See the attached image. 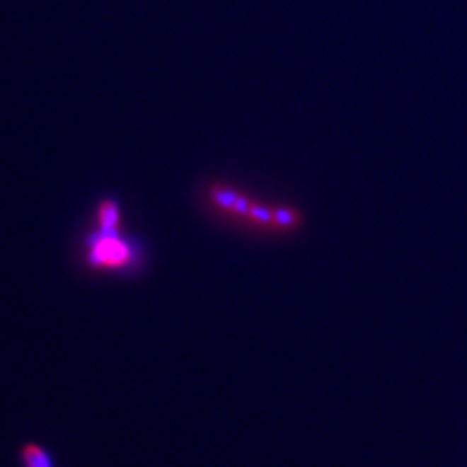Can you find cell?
Listing matches in <instances>:
<instances>
[{
	"label": "cell",
	"instance_id": "obj_2",
	"mask_svg": "<svg viewBox=\"0 0 467 467\" xmlns=\"http://www.w3.org/2000/svg\"><path fill=\"white\" fill-rule=\"evenodd\" d=\"M217 201L224 206L225 209H232L236 215H244L248 221L260 225L265 231L272 232H291L301 225V215L298 209L286 208V206H268L256 204L246 197L239 196L237 192H232L229 189H221L215 194Z\"/></svg>",
	"mask_w": 467,
	"mask_h": 467
},
{
	"label": "cell",
	"instance_id": "obj_4",
	"mask_svg": "<svg viewBox=\"0 0 467 467\" xmlns=\"http://www.w3.org/2000/svg\"><path fill=\"white\" fill-rule=\"evenodd\" d=\"M120 202L115 197H103L96 206V227L116 229L120 227Z\"/></svg>",
	"mask_w": 467,
	"mask_h": 467
},
{
	"label": "cell",
	"instance_id": "obj_3",
	"mask_svg": "<svg viewBox=\"0 0 467 467\" xmlns=\"http://www.w3.org/2000/svg\"><path fill=\"white\" fill-rule=\"evenodd\" d=\"M14 459L19 467H59L57 457L49 445L35 438L23 439L14 450Z\"/></svg>",
	"mask_w": 467,
	"mask_h": 467
},
{
	"label": "cell",
	"instance_id": "obj_1",
	"mask_svg": "<svg viewBox=\"0 0 467 467\" xmlns=\"http://www.w3.org/2000/svg\"><path fill=\"white\" fill-rule=\"evenodd\" d=\"M81 256L87 267L116 275H134L146 265L142 239L122 229H92L81 237Z\"/></svg>",
	"mask_w": 467,
	"mask_h": 467
}]
</instances>
